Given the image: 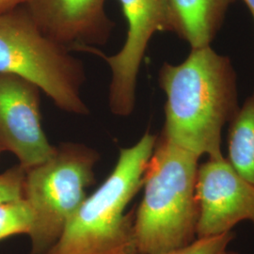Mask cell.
Returning a JSON list of instances; mask_svg holds the SVG:
<instances>
[{"label":"cell","mask_w":254,"mask_h":254,"mask_svg":"<svg viewBox=\"0 0 254 254\" xmlns=\"http://www.w3.org/2000/svg\"><path fill=\"white\" fill-rule=\"evenodd\" d=\"M24 7L46 36L72 52L105 46L114 27L106 0H27Z\"/></svg>","instance_id":"obj_9"},{"label":"cell","mask_w":254,"mask_h":254,"mask_svg":"<svg viewBox=\"0 0 254 254\" xmlns=\"http://www.w3.org/2000/svg\"><path fill=\"white\" fill-rule=\"evenodd\" d=\"M156 141L146 132L135 145L121 150L109 177L84 200L46 254H141L135 212H125L143 186Z\"/></svg>","instance_id":"obj_2"},{"label":"cell","mask_w":254,"mask_h":254,"mask_svg":"<svg viewBox=\"0 0 254 254\" xmlns=\"http://www.w3.org/2000/svg\"><path fill=\"white\" fill-rule=\"evenodd\" d=\"M2 152H4V150H3L2 146H1V144H0V154H1V153H2Z\"/></svg>","instance_id":"obj_18"},{"label":"cell","mask_w":254,"mask_h":254,"mask_svg":"<svg viewBox=\"0 0 254 254\" xmlns=\"http://www.w3.org/2000/svg\"><path fill=\"white\" fill-rule=\"evenodd\" d=\"M33 213L24 198L0 203V241L18 235H29Z\"/></svg>","instance_id":"obj_12"},{"label":"cell","mask_w":254,"mask_h":254,"mask_svg":"<svg viewBox=\"0 0 254 254\" xmlns=\"http://www.w3.org/2000/svg\"><path fill=\"white\" fill-rule=\"evenodd\" d=\"M235 0H169L174 33L191 49L211 46Z\"/></svg>","instance_id":"obj_10"},{"label":"cell","mask_w":254,"mask_h":254,"mask_svg":"<svg viewBox=\"0 0 254 254\" xmlns=\"http://www.w3.org/2000/svg\"><path fill=\"white\" fill-rule=\"evenodd\" d=\"M0 73L31 82L65 112H90L82 98L86 75L81 62L46 36L25 7L0 14Z\"/></svg>","instance_id":"obj_4"},{"label":"cell","mask_w":254,"mask_h":254,"mask_svg":"<svg viewBox=\"0 0 254 254\" xmlns=\"http://www.w3.org/2000/svg\"><path fill=\"white\" fill-rule=\"evenodd\" d=\"M26 170L16 165L0 173V203L24 198Z\"/></svg>","instance_id":"obj_14"},{"label":"cell","mask_w":254,"mask_h":254,"mask_svg":"<svg viewBox=\"0 0 254 254\" xmlns=\"http://www.w3.org/2000/svg\"><path fill=\"white\" fill-rule=\"evenodd\" d=\"M118 1L127 24V38L118 53L107 56L97 47L80 52L96 55L109 65V109L114 115L127 117L134 111L137 75L150 42L155 33H174V22L169 0Z\"/></svg>","instance_id":"obj_6"},{"label":"cell","mask_w":254,"mask_h":254,"mask_svg":"<svg viewBox=\"0 0 254 254\" xmlns=\"http://www.w3.org/2000/svg\"><path fill=\"white\" fill-rule=\"evenodd\" d=\"M158 82L166 95L162 137L209 159H222L221 132L239 109L236 73L211 46L191 49L179 64L165 63Z\"/></svg>","instance_id":"obj_1"},{"label":"cell","mask_w":254,"mask_h":254,"mask_svg":"<svg viewBox=\"0 0 254 254\" xmlns=\"http://www.w3.org/2000/svg\"><path fill=\"white\" fill-rule=\"evenodd\" d=\"M234 238V234L197 238L190 245L161 254H222Z\"/></svg>","instance_id":"obj_13"},{"label":"cell","mask_w":254,"mask_h":254,"mask_svg":"<svg viewBox=\"0 0 254 254\" xmlns=\"http://www.w3.org/2000/svg\"><path fill=\"white\" fill-rule=\"evenodd\" d=\"M222 254H236V253H231V252H228V251H225L224 253Z\"/></svg>","instance_id":"obj_17"},{"label":"cell","mask_w":254,"mask_h":254,"mask_svg":"<svg viewBox=\"0 0 254 254\" xmlns=\"http://www.w3.org/2000/svg\"><path fill=\"white\" fill-rule=\"evenodd\" d=\"M199 158L162 136L157 138L144 173L143 198L135 212L141 254H165L197 239Z\"/></svg>","instance_id":"obj_3"},{"label":"cell","mask_w":254,"mask_h":254,"mask_svg":"<svg viewBox=\"0 0 254 254\" xmlns=\"http://www.w3.org/2000/svg\"><path fill=\"white\" fill-rule=\"evenodd\" d=\"M0 144L26 171L46 162L56 151L42 126L40 89L7 73H0Z\"/></svg>","instance_id":"obj_7"},{"label":"cell","mask_w":254,"mask_h":254,"mask_svg":"<svg viewBox=\"0 0 254 254\" xmlns=\"http://www.w3.org/2000/svg\"><path fill=\"white\" fill-rule=\"evenodd\" d=\"M27 0H0V14L24 7Z\"/></svg>","instance_id":"obj_15"},{"label":"cell","mask_w":254,"mask_h":254,"mask_svg":"<svg viewBox=\"0 0 254 254\" xmlns=\"http://www.w3.org/2000/svg\"><path fill=\"white\" fill-rule=\"evenodd\" d=\"M196 198L199 205L197 238L231 233L237 223L254 225V186L227 159H209L198 169Z\"/></svg>","instance_id":"obj_8"},{"label":"cell","mask_w":254,"mask_h":254,"mask_svg":"<svg viewBox=\"0 0 254 254\" xmlns=\"http://www.w3.org/2000/svg\"><path fill=\"white\" fill-rule=\"evenodd\" d=\"M243 1L245 2L247 7L250 9L251 14H252V16H253L254 22V0H243Z\"/></svg>","instance_id":"obj_16"},{"label":"cell","mask_w":254,"mask_h":254,"mask_svg":"<svg viewBox=\"0 0 254 254\" xmlns=\"http://www.w3.org/2000/svg\"><path fill=\"white\" fill-rule=\"evenodd\" d=\"M228 154L229 163L254 186V93L230 122Z\"/></svg>","instance_id":"obj_11"},{"label":"cell","mask_w":254,"mask_h":254,"mask_svg":"<svg viewBox=\"0 0 254 254\" xmlns=\"http://www.w3.org/2000/svg\"><path fill=\"white\" fill-rule=\"evenodd\" d=\"M98 154L79 143H63L46 162L26 171L24 199L32 209L31 254H46L61 237L94 183Z\"/></svg>","instance_id":"obj_5"}]
</instances>
